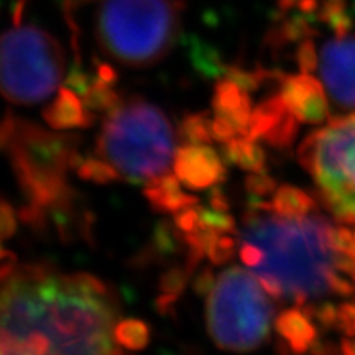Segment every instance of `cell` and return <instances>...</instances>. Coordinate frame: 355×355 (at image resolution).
I'll return each mask as SVG.
<instances>
[{"label":"cell","mask_w":355,"mask_h":355,"mask_svg":"<svg viewBox=\"0 0 355 355\" xmlns=\"http://www.w3.org/2000/svg\"><path fill=\"white\" fill-rule=\"evenodd\" d=\"M175 175L189 189H209L227 178L224 162L211 145H188L176 148Z\"/></svg>","instance_id":"cell-9"},{"label":"cell","mask_w":355,"mask_h":355,"mask_svg":"<svg viewBox=\"0 0 355 355\" xmlns=\"http://www.w3.org/2000/svg\"><path fill=\"white\" fill-rule=\"evenodd\" d=\"M309 319L300 308L283 311L275 319V329L286 340L288 347L295 355L306 354L316 344L318 331Z\"/></svg>","instance_id":"cell-13"},{"label":"cell","mask_w":355,"mask_h":355,"mask_svg":"<svg viewBox=\"0 0 355 355\" xmlns=\"http://www.w3.org/2000/svg\"><path fill=\"white\" fill-rule=\"evenodd\" d=\"M279 96L290 112L301 123H322L329 117V101H327L324 84L311 73H300L282 79Z\"/></svg>","instance_id":"cell-8"},{"label":"cell","mask_w":355,"mask_h":355,"mask_svg":"<svg viewBox=\"0 0 355 355\" xmlns=\"http://www.w3.org/2000/svg\"><path fill=\"white\" fill-rule=\"evenodd\" d=\"M331 222L322 217H283L247 219L243 241L260 250L259 277L275 278L285 288L298 308L308 304L309 296L331 291L339 252L334 247Z\"/></svg>","instance_id":"cell-1"},{"label":"cell","mask_w":355,"mask_h":355,"mask_svg":"<svg viewBox=\"0 0 355 355\" xmlns=\"http://www.w3.org/2000/svg\"><path fill=\"white\" fill-rule=\"evenodd\" d=\"M235 250H237V241L227 234H219L207 250V259L214 265H224L235 255Z\"/></svg>","instance_id":"cell-24"},{"label":"cell","mask_w":355,"mask_h":355,"mask_svg":"<svg viewBox=\"0 0 355 355\" xmlns=\"http://www.w3.org/2000/svg\"><path fill=\"white\" fill-rule=\"evenodd\" d=\"M17 270L15 265V255L10 254L7 248L2 250V270H0V277H2V282H6L13 275V272Z\"/></svg>","instance_id":"cell-35"},{"label":"cell","mask_w":355,"mask_h":355,"mask_svg":"<svg viewBox=\"0 0 355 355\" xmlns=\"http://www.w3.org/2000/svg\"><path fill=\"white\" fill-rule=\"evenodd\" d=\"M300 123L301 122L295 117V115L288 114L282 121V123H279L278 127H275L263 140L272 146V148L288 150L293 145V141H295L296 135H298Z\"/></svg>","instance_id":"cell-21"},{"label":"cell","mask_w":355,"mask_h":355,"mask_svg":"<svg viewBox=\"0 0 355 355\" xmlns=\"http://www.w3.org/2000/svg\"><path fill=\"white\" fill-rule=\"evenodd\" d=\"M193 290L199 296H209L214 290V273L209 266H204L193 279Z\"/></svg>","instance_id":"cell-31"},{"label":"cell","mask_w":355,"mask_h":355,"mask_svg":"<svg viewBox=\"0 0 355 355\" xmlns=\"http://www.w3.org/2000/svg\"><path fill=\"white\" fill-rule=\"evenodd\" d=\"M44 122L53 130L84 128L94 122V112L84 105L83 97L69 87H61L55 99L43 110Z\"/></svg>","instance_id":"cell-11"},{"label":"cell","mask_w":355,"mask_h":355,"mask_svg":"<svg viewBox=\"0 0 355 355\" xmlns=\"http://www.w3.org/2000/svg\"><path fill=\"white\" fill-rule=\"evenodd\" d=\"M211 132H212V139L219 141L222 145L227 144V141L235 139V137H239L237 128H235L227 119L219 117V115H214V119H212Z\"/></svg>","instance_id":"cell-28"},{"label":"cell","mask_w":355,"mask_h":355,"mask_svg":"<svg viewBox=\"0 0 355 355\" xmlns=\"http://www.w3.org/2000/svg\"><path fill=\"white\" fill-rule=\"evenodd\" d=\"M354 279H355V273H354Z\"/></svg>","instance_id":"cell-40"},{"label":"cell","mask_w":355,"mask_h":355,"mask_svg":"<svg viewBox=\"0 0 355 355\" xmlns=\"http://www.w3.org/2000/svg\"><path fill=\"white\" fill-rule=\"evenodd\" d=\"M155 247L158 252H171L175 248V237H173L171 227L166 222H159L155 230Z\"/></svg>","instance_id":"cell-32"},{"label":"cell","mask_w":355,"mask_h":355,"mask_svg":"<svg viewBox=\"0 0 355 355\" xmlns=\"http://www.w3.org/2000/svg\"><path fill=\"white\" fill-rule=\"evenodd\" d=\"M209 206L214 211H219V212H229L230 209L229 199L219 186H212L209 191Z\"/></svg>","instance_id":"cell-34"},{"label":"cell","mask_w":355,"mask_h":355,"mask_svg":"<svg viewBox=\"0 0 355 355\" xmlns=\"http://www.w3.org/2000/svg\"><path fill=\"white\" fill-rule=\"evenodd\" d=\"M86 2H91V0H66V8H68V13L73 10V8L83 6V3H86Z\"/></svg>","instance_id":"cell-38"},{"label":"cell","mask_w":355,"mask_h":355,"mask_svg":"<svg viewBox=\"0 0 355 355\" xmlns=\"http://www.w3.org/2000/svg\"><path fill=\"white\" fill-rule=\"evenodd\" d=\"M17 232V217L13 207L8 204V201L3 199L2 207H0V235H2L3 241L13 237V234Z\"/></svg>","instance_id":"cell-29"},{"label":"cell","mask_w":355,"mask_h":355,"mask_svg":"<svg viewBox=\"0 0 355 355\" xmlns=\"http://www.w3.org/2000/svg\"><path fill=\"white\" fill-rule=\"evenodd\" d=\"M114 84L102 81L101 78H94V84L89 89L87 94L83 96L84 105L91 112H110L121 104V96L114 91Z\"/></svg>","instance_id":"cell-18"},{"label":"cell","mask_w":355,"mask_h":355,"mask_svg":"<svg viewBox=\"0 0 355 355\" xmlns=\"http://www.w3.org/2000/svg\"><path fill=\"white\" fill-rule=\"evenodd\" d=\"M260 286L259 279L237 266L217 279L207 304V327L217 347L248 352L268 336L273 308Z\"/></svg>","instance_id":"cell-5"},{"label":"cell","mask_w":355,"mask_h":355,"mask_svg":"<svg viewBox=\"0 0 355 355\" xmlns=\"http://www.w3.org/2000/svg\"><path fill=\"white\" fill-rule=\"evenodd\" d=\"M114 339L123 349L144 350L150 344V327L140 319H123L115 324Z\"/></svg>","instance_id":"cell-17"},{"label":"cell","mask_w":355,"mask_h":355,"mask_svg":"<svg viewBox=\"0 0 355 355\" xmlns=\"http://www.w3.org/2000/svg\"><path fill=\"white\" fill-rule=\"evenodd\" d=\"M175 227L180 230L181 234H189L202 227L201 217H199V211L196 206L186 207V209L176 212L175 214Z\"/></svg>","instance_id":"cell-27"},{"label":"cell","mask_w":355,"mask_h":355,"mask_svg":"<svg viewBox=\"0 0 355 355\" xmlns=\"http://www.w3.org/2000/svg\"><path fill=\"white\" fill-rule=\"evenodd\" d=\"M296 61H298L301 73H313L314 69L319 68V56L313 40L308 38L300 43L298 53H296Z\"/></svg>","instance_id":"cell-26"},{"label":"cell","mask_w":355,"mask_h":355,"mask_svg":"<svg viewBox=\"0 0 355 355\" xmlns=\"http://www.w3.org/2000/svg\"><path fill=\"white\" fill-rule=\"evenodd\" d=\"M212 110H214V115L227 119L237 128L239 135H247L254 107H252L250 94L243 91L232 79L224 78L216 84L214 96H212Z\"/></svg>","instance_id":"cell-10"},{"label":"cell","mask_w":355,"mask_h":355,"mask_svg":"<svg viewBox=\"0 0 355 355\" xmlns=\"http://www.w3.org/2000/svg\"><path fill=\"white\" fill-rule=\"evenodd\" d=\"M354 291H355V286L352 285V283H349L347 279L339 278L337 275L332 278L331 293H336V295H340V296H350V295H354Z\"/></svg>","instance_id":"cell-36"},{"label":"cell","mask_w":355,"mask_h":355,"mask_svg":"<svg viewBox=\"0 0 355 355\" xmlns=\"http://www.w3.org/2000/svg\"><path fill=\"white\" fill-rule=\"evenodd\" d=\"M191 273L193 272H189L188 266H173L159 278V290H162V293H168V295L180 296L184 290L186 283H188Z\"/></svg>","instance_id":"cell-22"},{"label":"cell","mask_w":355,"mask_h":355,"mask_svg":"<svg viewBox=\"0 0 355 355\" xmlns=\"http://www.w3.org/2000/svg\"><path fill=\"white\" fill-rule=\"evenodd\" d=\"M339 308H336L332 303H324L314 309V319H316L322 327H326V329L337 326V324H339Z\"/></svg>","instance_id":"cell-30"},{"label":"cell","mask_w":355,"mask_h":355,"mask_svg":"<svg viewBox=\"0 0 355 355\" xmlns=\"http://www.w3.org/2000/svg\"><path fill=\"white\" fill-rule=\"evenodd\" d=\"M0 58L2 92L12 104L33 105L46 101L63 81V48L37 26L15 25L6 32Z\"/></svg>","instance_id":"cell-4"},{"label":"cell","mask_w":355,"mask_h":355,"mask_svg":"<svg viewBox=\"0 0 355 355\" xmlns=\"http://www.w3.org/2000/svg\"><path fill=\"white\" fill-rule=\"evenodd\" d=\"M209 114H189L186 115L181 122V137L184 139V144L188 145H211L212 132H211Z\"/></svg>","instance_id":"cell-19"},{"label":"cell","mask_w":355,"mask_h":355,"mask_svg":"<svg viewBox=\"0 0 355 355\" xmlns=\"http://www.w3.org/2000/svg\"><path fill=\"white\" fill-rule=\"evenodd\" d=\"M97 78H101L102 81L114 84L117 81V73L114 68H110L109 64H99L97 66Z\"/></svg>","instance_id":"cell-37"},{"label":"cell","mask_w":355,"mask_h":355,"mask_svg":"<svg viewBox=\"0 0 355 355\" xmlns=\"http://www.w3.org/2000/svg\"><path fill=\"white\" fill-rule=\"evenodd\" d=\"M222 153H224L225 162L237 165L239 168H242L243 171H265L266 157L263 148L257 144V140L239 135L227 141V144L222 145Z\"/></svg>","instance_id":"cell-15"},{"label":"cell","mask_w":355,"mask_h":355,"mask_svg":"<svg viewBox=\"0 0 355 355\" xmlns=\"http://www.w3.org/2000/svg\"><path fill=\"white\" fill-rule=\"evenodd\" d=\"M199 217H201V224L204 227L219 230L222 234H235L237 227H235L234 217L229 212H219L211 209H204V207H198Z\"/></svg>","instance_id":"cell-23"},{"label":"cell","mask_w":355,"mask_h":355,"mask_svg":"<svg viewBox=\"0 0 355 355\" xmlns=\"http://www.w3.org/2000/svg\"><path fill=\"white\" fill-rule=\"evenodd\" d=\"M245 189L250 193V196L263 199L265 196H268V194L277 193L278 186H277V181H275L272 176L266 175L265 171H260V173H250V175H247Z\"/></svg>","instance_id":"cell-25"},{"label":"cell","mask_w":355,"mask_h":355,"mask_svg":"<svg viewBox=\"0 0 355 355\" xmlns=\"http://www.w3.org/2000/svg\"><path fill=\"white\" fill-rule=\"evenodd\" d=\"M97 153L130 181L166 175L175 159V135L162 109L141 97L121 101L107 112Z\"/></svg>","instance_id":"cell-3"},{"label":"cell","mask_w":355,"mask_h":355,"mask_svg":"<svg viewBox=\"0 0 355 355\" xmlns=\"http://www.w3.org/2000/svg\"><path fill=\"white\" fill-rule=\"evenodd\" d=\"M181 12V0H104L96 19L97 43L117 63L146 68L171 51Z\"/></svg>","instance_id":"cell-2"},{"label":"cell","mask_w":355,"mask_h":355,"mask_svg":"<svg viewBox=\"0 0 355 355\" xmlns=\"http://www.w3.org/2000/svg\"><path fill=\"white\" fill-rule=\"evenodd\" d=\"M76 173L81 180L92 181V183L97 184H109L121 178L117 168L101 158H84L81 165L78 166Z\"/></svg>","instance_id":"cell-20"},{"label":"cell","mask_w":355,"mask_h":355,"mask_svg":"<svg viewBox=\"0 0 355 355\" xmlns=\"http://www.w3.org/2000/svg\"><path fill=\"white\" fill-rule=\"evenodd\" d=\"M298 158L319 184L332 214L355 224V114L309 133L300 145Z\"/></svg>","instance_id":"cell-6"},{"label":"cell","mask_w":355,"mask_h":355,"mask_svg":"<svg viewBox=\"0 0 355 355\" xmlns=\"http://www.w3.org/2000/svg\"><path fill=\"white\" fill-rule=\"evenodd\" d=\"M178 298H180V296L162 293L157 298V301H155V308H157V311L162 316H173V314H175Z\"/></svg>","instance_id":"cell-33"},{"label":"cell","mask_w":355,"mask_h":355,"mask_svg":"<svg viewBox=\"0 0 355 355\" xmlns=\"http://www.w3.org/2000/svg\"><path fill=\"white\" fill-rule=\"evenodd\" d=\"M290 112V109L286 107V104L283 102L282 96H272L263 102H260L257 107L252 110L250 123H248L247 135L252 140H260L265 139L275 127H278L282 123L283 119L286 117Z\"/></svg>","instance_id":"cell-14"},{"label":"cell","mask_w":355,"mask_h":355,"mask_svg":"<svg viewBox=\"0 0 355 355\" xmlns=\"http://www.w3.org/2000/svg\"><path fill=\"white\" fill-rule=\"evenodd\" d=\"M144 194L155 211L171 212V214H176L186 207L198 206L199 202L198 198L186 194L181 189L180 178L170 173L146 181Z\"/></svg>","instance_id":"cell-12"},{"label":"cell","mask_w":355,"mask_h":355,"mask_svg":"<svg viewBox=\"0 0 355 355\" xmlns=\"http://www.w3.org/2000/svg\"><path fill=\"white\" fill-rule=\"evenodd\" d=\"M316 209V201L303 189L291 184H283L272 199V211L283 217H303Z\"/></svg>","instance_id":"cell-16"},{"label":"cell","mask_w":355,"mask_h":355,"mask_svg":"<svg viewBox=\"0 0 355 355\" xmlns=\"http://www.w3.org/2000/svg\"><path fill=\"white\" fill-rule=\"evenodd\" d=\"M319 73L331 99L355 109V37H336L322 46Z\"/></svg>","instance_id":"cell-7"},{"label":"cell","mask_w":355,"mask_h":355,"mask_svg":"<svg viewBox=\"0 0 355 355\" xmlns=\"http://www.w3.org/2000/svg\"><path fill=\"white\" fill-rule=\"evenodd\" d=\"M354 347H355V340H354Z\"/></svg>","instance_id":"cell-39"}]
</instances>
